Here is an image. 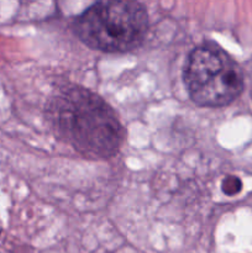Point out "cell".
I'll return each instance as SVG.
<instances>
[{
    "instance_id": "6da1fadb",
    "label": "cell",
    "mask_w": 252,
    "mask_h": 253,
    "mask_svg": "<svg viewBox=\"0 0 252 253\" xmlns=\"http://www.w3.org/2000/svg\"><path fill=\"white\" fill-rule=\"evenodd\" d=\"M56 135L89 160H108L123 145L124 127L101 96L79 85L62 88L48 104Z\"/></svg>"
},
{
    "instance_id": "277c9868",
    "label": "cell",
    "mask_w": 252,
    "mask_h": 253,
    "mask_svg": "<svg viewBox=\"0 0 252 253\" xmlns=\"http://www.w3.org/2000/svg\"><path fill=\"white\" fill-rule=\"evenodd\" d=\"M0 232H1V226H0Z\"/></svg>"
},
{
    "instance_id": "7a4b0ae2",
    "label": "cell",
    "mask_w": 252,
    "mask_h": 253,
    "mask_svg": "<svg viewBox=\"0 0 252 253\" xmlns=\"http://www.w3.org/2000/svg\"><path fill=\"white\" fill-rule=\"evenodd\" d=\"M74 32L88 47L104 52H127L145 41L148 15L136 1H100L82 12Z\"/></svg>"
},
{
    "instance_id": "3957f363",
    "label": "cell",
    "mask_w": 252,
    "mask_h": 253,
    "mask_svg": "<svg viewBox=\"0 0 252 253\" xmlns=\"http://www.w3.org/2000/svg\"><path fill=\"white\" fill-rule=\"evenodd\" d=\"M183 79L190 99L207 108L229 105L244 89V73L240 66L214 43H203L190 52Z\"/></svg>"
}]
</instances>
